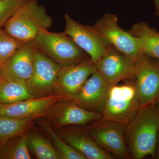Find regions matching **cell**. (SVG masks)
Segmentation results:
<instances>
[{"label": "cell", "mask_w": 159, "mask_h": 159, "mask_svg": "<svg viewBox=\"0 0 159 159\" xmlns=\"http://www.w3.org/2000/svg\"><path fill=\"white\" fill-rule=\"evenodd\" d=\"M159 128V105L155 102L143 106L126 125L125 139L132 157L155 159Z\"/></svg>", "instance_id": "obj_1"}, {"label": "cell", "mask_w": 159, "mask_h": 159, "mask_svg": "<svg viewBox=\"0 0 159 159\" xmlns=\"http://www.w3.org/2000/svg\"><path fill=\"white\" fill-rule=\"evenodd\" d=\"M53 22L46 8L36 0H27L12 15L4 27L7 33L19 40H33L42 30H48Z\"/></svg>", "instance_id": "obj_2"}, {"label": "cell", "mask_w": 159, "mask_h": 159, "mask_svg": "<svg viewBox=\"0 0 159 159\" xmlns=\"http://www.w3.org/2000/svg\"><path fill=\"white\" fill-rule=\"evenodd\" d=\"M33 40L38 49L62 67L77 64L90 57L65 32L42 30Z\"/></svg>", "instance_id": "obj_3"}, {"label": "cell", "mask_w": 159, "mask_h": 159, "mask_svg": "<svg viewBox=\"0 0 159 159\" xmlns=\"http://www.w3.org/2000/svg\"><path fill=\"white\" fill-rule=\"evenodd\" d=\"M133 80L112 86L100 111L102 119L126 125L134 118L142 105Z\"/></svg>", "instance_id": "obj_4"}, {"label": "cell", "mask_w": 159, "mask_h": 159, "mask_svg": "<svg viewBox=\"0 0 159 159\" xmlns=\"http://www.w3.org/2000/svg\"><path fill=\"white\" fill-rule=\"evenodd\" d=\"M93 26L110 44L134 62L144 54L141 40L119 27L116 15H104L96 22Z\"/></svg>", "instance_id": "obj_5"}, {"label": "cell", "mask_w": 159, "mask_h": 159, "mask_svg": "<svg viewBox=\"0 0 159 159\" xmlns=\"http://www.w3.org/2000/svg\"><path fill=\"white\" fill-rule=\"evenodd\" d=\"M85 127L94 141L104 150L120 158L129 157L125 139L126 125L101 118Z\"/></svg>", "instance_id": "obj_6"}, {"label": "cell", "mask_w": 159, "mask_h": 159, "mask_svg": "<svg viewBox=\"0 0 159 159\" xmlns=\"http://www.w3.org/2000/svg\"><path fill=\"white\" fill-rule=\"evenodd\" d=\"M44 119L54 129L68 125H87L102 118L100 113L87 110L73 99H59L47 110Z\"/></svg>", "instance_id": "obj_7"}, {"label": "cell", "mask_w": 159, "mask_h": 159, "mask_svg": "<svg viewBox=\"0 0 159 159\" xmlns=\"http://www.w3.org/2000/svg\"><path fill=\"white\" fill-rule=\"evenodd\" d=\"M97 71L96 63L90 57L77 64L61 67L54 84V93L74 99L89 77Z\"/></svg>", "instance_id": "obj_8"}, {"label": "cell", "mask_w": 159, "mask_h": 159, "mask_svg": "<svg viewBox=\"0 0 159 159\" xmlns=\"http://www.w3.org/2000/svg\"><path fill=\"white\" fill-rule=\"evenodd\" d=\"M135 65L134 80L142 106L155 102L159 93V59L143 54Z\"/></svg>", "instance_id": "obj_9"}, {"label": "cell", "mask_w": 159, "mask_h": 159, "mask_svg": "<svg viewBox=\"0 0 159 159\" xmlns=\"http://www.w3.org/2000/svg\"><path fill=\"white\" fill-rule=\"evenodd\" d=\"M61 67L36 48L33 72L26 82L30 93L35 97L55 94L54 84Z\"/></svg>", "instance_id": "obj_10"}, {"label": "cell", "mask_w": 159, "mask_h": 159, "mask_svg": "<svg viewBox=\"0 0 159 159\" xmlns=\"http://www.w3.org/2000/svg\"><path fill=\"white\" fill-rule=\"evenodd\" d=\"M64 18V32L88 54L93 61L97 62L111 45L93 26L84 25L74 20L67 14L65 15Z\"/></svg>", "instance_id": "obj_11"}, {"label": "cell", "mask_w": 159, "mask_h": 159, "mask_svg": "<svg viewBox=\"0 0 159 159\" xmlns=\"http://www.w3.org/2000/svg\"><path fill=\"white\" fill-rule=\"evenodd\" d=\"M96 64L100 76L111 85H116L124 80L134 79L135 62L113 46H109Z\"/></svg>", "instance_id": "obj_12"}, {"label": "cell", "mask_w": 159, "mask_h": 159, "mask_svg": "<svg viewBox=\"0 0 159 159\" xmlns=\"http://www.w3.org/2000/svg\"><path fill=\"white\" fill-rule=\"evenodd\" d=\"M67 143L81 152L87 159H113L109 152L94 141L85 126L66 125L54 129Z\"/></svg>", "instance_id": "obj_13"}, {"label": "cell", "mask_w": 159, "mask_h": 159, "mask_svg": "<svg viewBox=\"0 0 159 159\" xmlns=\"http://www.w3.org/2000/svg\"><path fill=\"white\" fill-rule=\"evenodd\" d=\"M35 51L33 40L24 43L0 69L3 78L26 83L33 72Z\"/></svg>", "instance_id": "obj_14"}, {"label": "cell", "mask_w": 159, "mask_h": 159, "mask_svg": "<svg viewBox=\"0 0 159 159\" xmlns=\"http://www.w3.org/2000/svg\"><path fill=\"white\" fill-rule=\"evenodd\" d=\"M64 98L54 94L47 97H34L20 102L4 105L0 110V117L16 119L43 118L49 107L57 100Z\"/></svg>", "instance_id": "obj_15"}, {"label": "cell", "mask_w": 159, "mask_h": 159, "mask_svg": "<svg viewBox=\"0 0 159 159\" xmlns=\"http://www.w3.org/2000/svg\"><path fill=\"white\" fill-rule=\"evenodd\" d=\"M112 86L96 71L89 77L73 100L87 110L100 113Z\"/></svg>", "instance_id": "obj_16"}, {"label": "cell", "mask_w": 159, "mask_h": 159, "mask_svg": "<svg viewBox=\"0 0 159 159\" xmlns=\"http://www.w3.org/2000/svg\"><path fill=\"white\" fill-rule=\"evenodd\" d=\"M129 31L142 41L144 54L159 59V31L156 29L141 21L134 24Z\"/></svg>", "instance_id": "obj_17"}, {"label": "cell", "mask_w": 159, "mask_h": 159, "mask_svg": "<svg viewBox=\"0 0 159 159\" xmlns=\"http://www.w3.org/2000/svg\"><path fill=\"white\" fill-rule=\"evenodd\" d=\"M31 129L9 139L0 149V159H31L29 142Z\"/></svg>", "instance_id": "obj_18"}, {"label": "cell", "mask_w": 159, "mask_h": 159, "mask_svg": "<svg viewBox=\"0 0 159 159\" xmlns=\"http://www.w3.org/2000/svg\"><path fill=\"white\" fill-rule=\"evenodd\" d=\"M29 144V149L38 159H63L50 140L34 126L31 129Z\"/></svg>", "instance_id": "obj_19"}, {"label": "cell", "mask_w": 159, "mask_h": 159, "mask_svg": "<svg viewBox=\"0 0 159 159\" xmlns=\"http://www.w3.org/2000/svg\"><path fill=\"white\" fill-rule=\"evenodd\" d=\"M35 97L29 92L26 83L3 78L0 83V103L3 105L20 102Z\"/></svg>", "instance_id": "obj_20"}, {"label": "cell", "mask_w": 159, "mask_h": 159, "mask_svg": "<svg viewBox=\"0 0 159 159\" xmlns=\"http://www.w3.org/2000/svg\"><path fill=\"white\" fill-rule=\"evenodd\" d=\"M35 119L0 117V149L12 137L30 130L35 125Z\"/></svg>", "instance_id": "obj_21"}, {"label": "cell", "mask_w": 159, "mask_h": 159, "mask_svg": "<svg viewBox=\"0 0 159 159\" xmlns=\"http://www.w3.org/2000/svg\"><path fill=\"white\" fill-rule=\"evenodd\" d=\"M35 122L52 140L53 145L63 159H87L81 152L67 143L43 118H39Z\"/></svg>", "instance_id": "obj_22"}, {"label": "cell", "mask_w": 159, "mask_h": 159, "mask_svg": "<svg viewBox=\"0 0 159 159\" xmlns=\"http://www.w3.org/2000/svg\"><path fill=\"white\" fill-rule=\"evenodd\" d=\"M24 43L0 30V69Z\"/></svg>", "instance_id": "obj_23"}, {"label": "cell", "mask_w": 159, "mask_h": 159, "mask_svg": "<svg viewBox=\"0 0 159 159\" xmlns=\"http://www.w3.org/2000/svg\"><path fill=\"white\" fill-rule=\"evenodd\" d=\"M27 0L0 1V30L3 29L8 20Z\"/></svg>", "instance_id": "obj_24"}, {"label": "cell", "mask_w": 159, "mask_h": 159, "mask_svg": "<svg viewBox=\"0 0 159 159\" xmlns=\"http://www.w3.org/2000/svg\"><path fill=\"white\" fill-rule=\"evenodd\" d=\"M155 159H159V128L157 134L156 152Z\"/></svg>", "instance_id": "obj_25"}, {"label": "cell", "mask_w": 159, "mask_h": 159, "mask_svg": "<svg viewBox=\"0 0 159 159\" xmlns=\"http://www.w3.org/2000/svg\"><path fill=\"white\" fill-rule=\"evenodd\" d=\"M155 3V8L156 15L159 16V0H154Z\"/></svg>", "instance_id": "obj_26"}, {"label": "cell", "mask_w": 159, "mask_h": 159, "mask_svg": "<svg viewBox=\"0 0 159 159\" xmlns=\"http://www.w3.org/2000/svg\"><path fill=\"white\" fill-rule=\"evenodd\" d=\"M3 80L2 76V73H1V69H0V83Z\"/></svg>", "instance_id": "obj_27"}, {"label": "cell", "mask_w": 159, "mask_h": 159, "mask_svg": "<svg viewBox=\"0 0 159 159\" xmlns=\"http://www.w3.org/2000/svg\"><path fill=\"white\" fill-rule=\"evenodd\" d=\"M157 102L158 104V105H159V93L158 96L157 98Z\"/></svg>", "instance_id": "obj_28"}, {"label": "cell", "mask_w": 159, "mask_h": 159, "mask_svg": "<svg viewBox=\"0 0 159 159\" xmlns=\"http://www.w3.org/2000/svg\"><path fill=\"white\" fill-rule=\"evenodd\" d=\"M4 105H3V104H2V103H0V110L4 106Z\"/></svg>", "instance_id": "obj_29"}, {"label": "cell", "mask_w": 159, "mask_h": 159, "mask_svg": "<svg viewBox=\"0 0 159 159\" xmlns=\"http://www.w3.org/2000/svg\"><path fill=\"white\" fill-rule=\"evenodd\" d=\"M0 1H1V0H0Z\"/></svg>", "instance_id": "obj_30"}]
</instances>
